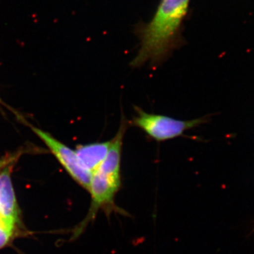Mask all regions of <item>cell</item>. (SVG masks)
<instances>
[{
	"label": "cell",
	"instance_id": "obj_1",
	"mask_svg": "<svg viewBox=\"0 0 254 254\" xmlns=\"http://www.w3.org/2000/svg\"><path fill=\"white\" fill-rule=\"evenodd\" d=\"M190 0H161L150 22L140 29V48L131 67H156L181 44V30Z\"/></svg>",
	"mask_w": 254,
	"mask_h": 254
},
{
	"label": "cell",
	"instance_id": "obj_4",
	"mask_svg": "<svg viewBox=\"0 0 254 254\" xmlns=\"http://www.w3.org/2000/svg\"><path fill=\"white\" fill-rule=\"evenodd\" d=\"M134 110L136 115L133 116L131 122L132 126L140 128L148 138L158 142L166 141L183 136L185 131L205 123V118L177 120L165 115L146 113L137 106L134 107Z\"/></svg>",
	"mask_w": 254,
	"mask_h": 254
},
{
	"label": "cell",
	"instance_id": "obj_7",
	"mask_svg": "<svg viewBox=\"0 0 254 254\" xmlns=\"http://www.w3.org/2000/svg\"><path fill=\"white\" fill-rule=\"evenodd\" d=\"M1 103H1V99H0V105H1Z\"/></svg>",
	"mask_w": 254,
	"mask_h": 254
},
{
	"label": "cell",
	"instance_id": "obj_6",
	"mask_svg": "<svg viewBox=\"0 0 254 254\" xmlns=\"http://www.w3.org/2000/svg\"><path fill=\"white\" fill-rule=\"evenodd\" d=\"M111 143L112 139L104 142H95L89 144L78 145L75 150L82 165L89 173L93 174L105 160Z\"/></svg>",
	"mask_w": 254,
	"mask_h": 254
},
{
	"label": "cell",
	"instance_id": "obj_2",
	"mask_svg": "<svg viewBox=\"0 0 254 254\" xmlns=\"http://www.w3.org/2000/svg\"><path fill=\"white\" fill-rule=\"evenodd\" d=\"M129 123L122 114L120 127L112 138L108 155L103 163L92 174L89 192L91 206L84 220L76 227L74 237L81 235L86 227L95 220L100 210L110 215L112 213H125L115 204V197L122 187L121 163L123 140Z\"/></svg>",
	"mask_w": 254,
	"mask_h": 254
},
{
	"label": "cell",
	"instance_id": "obj_5",
	"mask_svg": "<svg viewBox=\"0 0 254 254\" xmlns=\"http://www.w3.org/2000/svg\"><path fill=\"white\" fill-rule=\"evenodd\" d=\"M31 128L32 131L46 144L68 175L78 185L88 191L92 174L82 165L76 150H73L67 145L64 144L48 132L33 126H31Z\"/></svg>",
	"mask_w": 254,
	"mask_h": 254
},
{
	"label": "cell",
	"instance_id": "obj_3",
	"mask_svg": "<svg viewBox=\"0 0 254 254\" xmlns=\"http://www.w3.org/2000/svg\"><path fill=\"white\" fill-rule=\"evenodd\" d=\"M20 153H12L0 160V250L24 233L21 210L11 173Z\"/></svg>",
	"mask_w": 254,
	"mask_h": 254
}]
</instances>
